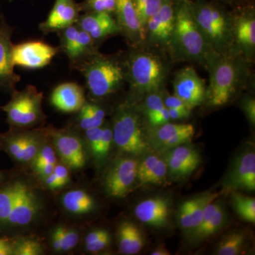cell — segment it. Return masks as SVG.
<instances>
[{"label":"cell","instance_id":"1","mask_svg":"<svg viewBox=\"0 0 255 255\" xmlns=\"http://www.w3.org/2000/svg\"><path fill=\"white\" fill-rule=\"evenodd\" d=\"M45 189L36 176L22 171L0 186V237L23 236L46 222L51 207Z\"/></svg>","mask_w":255,"mask_h":255},{"label":"cell","instance_id":"2","mask_svg":"<svg viewBox=\"0 0 255 255\" xmlns=\"http://www.w3.org/2000/svg\"><path fill=\"white\" fill-rule=\"evenodd\" d=\"M179 59L206 63L211 53L196 24L190 0H175V18L169 46Z\"/></svg>","mask_w":255,"mask_h":255},{"label":"cell","instance_id":"3","mask_svg":"<svg viewBox=\"0 0 255 255\" xmlns=\"http://www.w3.org/2000/svg\"><path fill=\"white\" fill-rule=\"evenodd\" d=\"M191 11L210 51L228 53L234 41L233 18L219 4L207 0H190Z\"/></svg>","mask_w":255,"mask_h":255},{"label":"cell","instance_id":"4","mask_svg":"<svg viewBox=\"0 0 255 255\" xmlns=\"http://www.w3.org/2000/svg\"><path fill=\"white\" fill-rule=\"evenodd\" d=\"M75 68L85 77L90 95L97 99L116 93L127 80L125 64L98 52L82 60Z\"/></svg>","mask_w":255,"mask_h":255},{"label":"cell","instance_id":"5","mask_svg":"<svg viewBox=\"0 0 255 255\" xmlns=\"http://www.w3.org/2000/svg\"><path fill=\"white\" fill-rule=\"evenodd\" d=\"M206 64L210 73L209 87L206 98L212 107L226 105L241 82V64L227 53L220 54L213 52L210 53Z\"/></svg>","mask_w":255,"mask_h":255},{"label":"cell","instance_id":"6","mask_svg":"<svg viewBox=\"0 0 255 255\" xmlns=\"http://www.w3.org/2000/svg\"><path fill=\"white\" fill-rule=\"evenodd\" d=\"M11 99L0 109L6 114V123L9 128L31 129L43 125L46 115L42 107L43 92L36 87L28 85L21 91L15 90Z\"/></svg>","mask_w":255,"mask_h":255},{"label":"cell","instance_id":"7","mask_svg":"<svg viewBox=\"0 0 255 255\" xmlns=\"http://www.w3.org/2000/svg\"><path fill=\"white\" fill-rule=\"evenodd\" d=\"M125 68L130 88L139 94L157 92L167 73L161 58L150 52H132L126 61Z\"/></svg>","mask_w":255,"mask_h":255},{"label":"cell","instance_id":"8","mask_svg":"<svg viewBox=\"0 0 255 255\" xmlns=\"http://www.w3.org/2000/svg\"><path fill=\"white\" fill-rule=\"evenodd\" d=\"M49 137V128H9L0 133V151H4L20 167L30 166Z\"/></svg>","mask_w":255,"mask_h":255},{"label":"cell","instance_id":"9","mask_svg":"<svg viewBox=\"0 0 255 255\" xmlns=\"http://www.w3.org/2000/svg\"><path fill=\"white\" fill-rule=\"evenodd\" d=\"M112 130L114 142L122 152L138 155L148 150L140 119L128 106H121L117 110Z\"/></svg>","mask_w":255,"mask_h":255},{"label":"cell","instance_id":"10","mask_svg":"<svg viewBox=\"0 0 255 255\" xmlns=\"http://www.w3.org/2000/svg\"><path fill=\"white\" fill-rule=\"evenodd\" d=\"M50 142L57 156L70 169L79 170L85 167L87 155L81 137L71 129L49 127Z\"/></svg>","mask_w":255,"mask_h":255},{"label":"cell","instance_id":"11","mask_svg":"<svg viewBox=\"0 0 255 255\" xmlns=\"http://www.w3.org/2000/svg\"><path fill=\"white\" fill-rule=\"evenodd\" d=\"M138 162L132 157H121L112 164L104 177L103 186L107 195L125 197L133 189L137 182Z\"/></svg>","mask_w":255,"mask_h":255},{"label":"cell","instance_id":"12","mask_svg":"<svg viewBox=\"0 0 255 255\" xmlns=\"http://www.w3.org/2000/svg\"><path fill=\"white\" fill-rule=\"evenodd\" d=\"M60 52V48L41 41H29L13 44L11 60L14 65L27 69H39L49 65Z\"/></svg>","mask_w":255,"mask_h":255},{"label":"cell","instance_id":"13","mask_svg":"<svg viewBox=\"0 0 255 255\" xmlns=\"http://www.w3.org/2000/svg\"><path fill=\"white\" fill-rule=\"evenodd\" d=\"M175 18V0H163L160 9L148 20L145 27V41L150 44L169 48Z\"/></svg>","mask_w":255,"mask_h":255},{"label":"cell","instance_id":"14","mask_svg":"<svg viewBox=\"0 0 255 255\" xmlns=\"http://www.w3.org/2000/svg\"><path fill=\"white\" fill-rule=\"evenodd\" d=\"M14 28L10 26L3 15L0 16V92L11 95L21 77L14 73L11 60V41Z\"/></svg>","mask_w":255,"mask_h":255},{"label":"cell","instance_id":"15","mask_svg":"<svg viewBox=\"0 0 255 255\" xmlns=\"http://www.w3.org/2000/svg\"><path fill=\"white\" fill-rule=\"evenodd\" d=\"M173 86L174 95L191 110L205 100V83L193 67H185L179 70L176 74Z\"/></svg>","mask_w":255,"mask_h":255},{"label":"cell","instance_id":"16","mask_svg":"<svg viewBox=\"0 0 255 255\" xmlns=\"http://www.w3.org/2000/svg\"><path fill=\"white\" fill-rule=\"evenodd\" d=\"M164 155L167 172L172 177H187L199 167L201 155L194 147L185 145H178L168 150Z\"/></svg>","mask_w":255,"mask_h":255},{"label":"cell","instance_id":"17","mask_svg":"<svg viewBox=\"0 0 255 255\" xmlns=\"http://www.w3.org/2000/svg\"><path fill=\"white\" fill-rule=\"evenodd\" d=\"M82 12L80 4L75 0H55L48 17L40 23V30L44 34L58 32L75 24Z\"/></svg>","mask_w":255,"mask_h":255},{"label":"cell","instance_id":"18","mask_svg":"<svg viewBox=\"0 0 255 255\" xmlns=\"http://www.w3.org/2000/svg\"><path fill=\"white\" fill-rule=\"evenodd\" d=\"M114 14L120 31L133 46L145 41V29L142 26L132 0H117Z\"/></svg>","mask_w":255,"mask_h":255},{"label":"cell","instance_id":"19","mask_svg":"<svg viewBox=\"0 0 255 255\" xmlns=\"http://www.w3.org/2000/svg\"><path fill=\"white\" fill-rule=\"evenodd\" d=\"M76 24L87 32L97 43L106 38L121 33L113 14L105 12H84L80 14Z\"/></svg>","mask_w":255,"mask_h":255},{"label":"cell","instance_id":"20","mask_svg":"<svg viewBox=\"0 0 255 255\" xmlns=\"http://www.w3.org/2000/svg\"><path fill=\"white\" fill-rule=\"evenodd\" d=\"M152 132V140L159 148L169 150L178 145L187 144L192 140L195 129L189 124H162Z\"/></svg>","mask_w":255,"mask_h":255},{"label":"cell","instance_id":"21","mask_svg":"<svg viewBox=\"0 0 255 255\" xmlns=\"http://www.w3.org/2000/svg\"><path fill=\"white\" fill-rule=\"evenodd\" d=\"M233 37L247 58L254 55L255 49V16L252 6L242 11L233 18Z\"/></svg>","mask_w":255,"mask_h":255},{"label":"cell","instance_id":"22","mask_svg":"<svg viewBox=\"0 0 255 255\" xmlns=\"http://www.w3.org/2000/svg\"><path fill=\"white\" fill-rule=\"evenodd\" d=\"M134 213L140 222L152 227H164L169 222L170 204L168 199L161 196L149 198L139 203Z\"/></svg>","mask_w":255,"mask_h":255},{"label":"cell","instance_id":"23","mask_svg":"<svg viewBox=\"0 0 255 255\" xmlns=\"http://www.w3.org/2000/svg\"><path fill=\"white\" fill-rule=\"evenodd\" d=\"M219 192H207L202 195L184 201L178 212V220L182 229L190 233L200 223L206 207L216 200Z\"/></svg>","mask_w":255,"mask_h":255},{"label":"cell","instance_id":"24","mask_svg":"<svg viewBox=\"0 0 255 255\" xmlns=\"http://www.w3.org/2000/svg\"><path fill=\"white\" fill-rule=\"evenodd\" d=\"M50 100L56 110L64 113L78 112L86 102L84 89L75 82L58 85L52 92Z\"/></svg>","mask_w":255,"mask_h":255},{"label":"cell","instance_id":"25","mask_svg":"<svg viewBox=\"0 0 255 255\" xmlns=\"http://www.w3.org/2000/svg\"><path fill=\"white\" fill-rule=\"evenodd\" d=\"M228 188L253 191L255 189V154L246 152L235 164L227 184Z\"/></svg>","mask_w":255,"mask_h":255},{"label":"cell","instance_id":"26","mask_svg":"<svg viewBox=\"0 0 255 255\" xmlns=\"http://www.w3.org/2000/svg\"><path fill=\"white\" fill-rule=\"evenodd\" d=\"M60 202L64 211L74 217H85L95 212L97 209L95 197L81 188L65 191L61 196Z\"/></svg>","mask_w":255,"mask_h":255},{"label":"cell","instance_id":"27","mask_svg":"<svg viewBox=\"0 0 255 255\" xmlns=\"http://www.w3.org/2000/svg\"><path fill=\"white\" fill-rule=\"evenodd\" d=\"M226 213L219 203L211 202L206 207L199 226L191 231V239L201 241L219 232L226 221Z\"/></svg>","mask_w":255,"mask_h":255},{"label":"cell","instance_id":"28","mask_svg":"<svg viewBox=\"0 0 255 255\" xmlns=\"http://www.w3.org/2000/svg\"><path fill=\"white\" fill-rule=\"evenodd\" d=\"M167 173L164 159L150 155L137 164V182L141 185H160L165 182Z\"/></svg>","mask_w":255,"mask_h":255},{"label":"cell","instance_id":"29","mask_svg":"<svg viewBox=\"0 0 255 255\" xmlns=\"http://www.w3.org/2000/svg\"><path fill=\"white\" fill-rule=\"evenodd\" d=\"M119 252L126 255H136L145 244L143 234L135 223L130 221L121 223L117 231Z\"/></svg>","mask_w":255,"mask_h":255},{"label":"cell","instance_id":"30","mask_svg":"<svg viewBox=\"0 0 255 255\" xmlns=\"http://www.w3.org/2000/svg\"><path fill=\"white\" fill-rule=\"evenodd\" d=\"M80 235L75 228L58 226L50 234V246L56 253H68L80 243Z\"/></svg>","mask_w":255,"mask_h":255},{"label":"cell","instance_id":"31","mask_svg":"<svg viewBox=\"0 0 255 255\" xmlns=\"http://www.w3.org/2000/svg\"><path fill=\"white\" fill-rule=\"evenodd\" d=\"M59 34L60 52H63L70 60L72 68L78 60V50L80 41V28L78 25H72L57 32Z\"/></svg>","mask_w":255,"mask_h":255},{"label":"cell","instance_id":"32","mask_svg":"<svg viewBox=\"0 0 255 255\" xmlns=\"http://www.w3.org/2000/svg\"><path fill=\"white\" fill-rule=\"evenodd\" d=\"M78 112V126L84 131L93 128L102 127L105 122V111L96 104L85 102Z\"/></svg>","mask_w":255,"mask_h":255},{"label":"cell","instance_id":"33","mask_svg":"<svg viewBox=\"0 0 255 255\" xmlns=\"http://www.w3.org/2000/svg\"><path fill=\"white\" fill-rule=\"evenodd\" d=\"M11 240L14 255H41L44 253L43 243L34 236L23 235Z\"/></svg>","mask_w":255,"mask_h":255},{"label":"cell","instance_id":"34","mask_svg":"<svg viewBox=\"0 0 255 255\" xmlns=\"http://www.w3.org/2000/svg\"><path fill=\"white\" fill-rule=\"evenodd\" d=\"M232 204L240 217L248 222H255V199L238 192L232 194Z\"/></svg>","mask_w":255,"mask_h":255},{"label":"cell","instance_id":"35","mask_svg":"<svg viewBox=\"0 0 255 255\" xmlns=\"http://www.w3.org/2000/svg\"><path fill=\"white\" fill-rule=\"evenodd\" d=\"M246 242V234L234 232L223 238L216 250L219 255H237L241 253Z\"/></svg>","mask_w":255,"mask_h":255},{"label":"cell","instance_id":"36","mask_svg":"<svg viewBox=\"0 0 255 255\" xmlns=\"http://www.w3.org/2000/svg\"><path fill=\"white\" fill-rule=\"evenodd\" d=\"M137 16L143 28L147 21L160 9L163 0H132Z\"/></svg>","mask_w":255,"mask_h":255},{"label":"cell","instance_id":"37","mask_svg":"<svg viewBox=\"0 0 255 255\" xmlns=\"http://www.w3.org/2000/svg\"><path fill=\"white\" fill-rule=\"evenodd\" d=\"M58 162L56 152L50 142L49 136L37 153L34 160L32 162L31 167L33 169V173H35L44 166L48 165V164H54L55 165Z\"/></svg>","mask_w":255,"mask_h":255},{"label":"cell","instance_id":"38","mask_svg":"<svg viewBox=\"0 0 255 255\" xmlns=\"http://www.w3.org/2000/svg\"><path fill=\"white\" fill-rule=\"evenodd\" d=\"M83 12H105L114 14L117 0H85L80 3Z\"/></svg>","mask_w":255,"mask_h":255},{"label":"cell","instance_id":"39","mask_svg":"<svg viewBox=\"0 0 255 255\" xmlns=\"http://www.w3.org/2000/svg\"><path fill=\"white\" fill-rule=\"evenodd\" d=\"M114 141L113 130L110 127H103L102 137H101L100 147L96 158L102 159L108 155L112 142Z\"/></svg>","mask_w":255,"mask_h":255},{"label":"cell","instance_id":"40","mask_svg":"<svg viewBox=\"0 0 255 255\" xmlns=\"http://www.w3.org/2000/svg\"><path fill=\"white\" fill-rule=\"evenodd\" d=\"M102 130H103L102 126L100 127L93 128L85 130V137H86L87 143H88L89 147H90L92 154L95 155V157L97 155V152H98L99 147H100Z\"/></svg>","mask_w":255,"mask_h":255},{"label":"cell","instance_id":"41","mask_svg":"<svg viewBox=\"0 0 255 255\" xmlns=\"http://www.w3.org/2000/svg\"><path fill=\"white\" fill-rule=\"evenodd\" d=\"M145 106L146 114L157 112L165 107L163 99L157 92L148 93L146 97Z\"/></svg>","mask_w":255,"mask_h":255},{"label":"cell","instance_id":"42","mask_svg":"<svg viewBox=\"0 0 255 255\" xmlns=\"http://www.w3.org/2000/svg\"><path fill=\"white\" fill-rule=\"evenodd\" d=\"M146 115H147L149 123L151 125L154 126V127L162 125V124L167 123L170 120L168 110L166 107H164L162 110L152 112V113H149L146 114Z\"/></svg>","mask_w":255,"mask_h":255},{"label":"cell","instance_id":"43","mask_svg":"<svg viewBox=\"0 0 255 255\" xmlns=\"http://www.w3.org/2000/svg\"><path fill=\"white\" fill-rule=\"evenodd\" d=\"M111 241H112V236H111L110 232H108L103 237L100 238L91 244L85 246V248L88 253H98L105 251L106 248H108Z\"/></svg>","mask_w":255,"mask_h":255},{"label":"cell","instance_id":"44","mask_svg":"<svg viewBox=\"0 0 255 255\" xmlns=\"http://www.w3.org/2000/svg\"><path fill=\"white\" fill-rule=\"evenodd\" d=\"M70 170V168L67 167L65 164L59 163V162L55 164L54 170H53V173L55 174V176L59 179L60 182L63 183L65 187L68 185L70 182V179H71Z\"/></svg>","mask_w":255,"mask_h":255},{"label":"cell","instance_id":"45","mask_svg":"<svg viewBox=\"0 0 255 255\" xmlns=\"http://www.w3.org/2000/svg\"><path fill=\"white\" fill-rule=\"evenodd\" d=\"M163 101L166 108L191 110L182 100L174 95L166 96Z\"/></svg>","mask_w":255,"mask_h":255},{"label":"cell","instance_id":"46","mask_svg":"<svg viewBox=\"0 0 255 255\" xmlns=\"http://www.w3.org/2000/svg\"><path fill=\"white\" fill-rule=\"evenodd\" d=\"M243 111L252 124H255V100L252 97L245 99L243 102Z\"/></svg>","mask_w":255,"mask_h":255},{"label":"cell","instance_id":"47","mask_svg":"<svg viewBox=\"0 0 255 255\" xmlns=\"http://www.w3.org/2000/svg\"><path fill=\"white\" fill-rule=\"evenodd\" d=\"M42 181H43L45 188L48 189V190H58V189H63V187H65L63 183L60 182L59 179L57 178L53 172Z\"/></svg>","mask_w":255,"mask_h":255},{"label":"cell","instance_id":"48","mask_svg":"<svg viewBox=\"0 0 255 255\" xmlns=\"http://www.w3.org/2000/svg\"><path fill=\"white\" fill-rule=\"evenodd\" d=\"M0 255H14L11 238L0 237Z\"/></svg>","mask_w":255,"mask_h":255},{"label":"cell","instance_id":"49","mask_svg":"<svg viewBox=\"0 0 255 255\" xmlns=\"http://www.w3.org/2000/svg\"><path fill=\"white\" fill-rule=\"evenodd\" d=\"M108 232L109 231H107V230L102 229V228L93 230V231H90V232L87 233V236H85V246H87V245L91 244V243H94V242L103 237V236Z\"/></svg>","mask_w":255,"mask_h":255},{"label":"cell","instance_id":"50","mask_svg":"<svg viewBox=\"0 0 255 255\" xmlns=\"http://www.w3.org/2000/svg\"><path fill=\"white\" fill-rule=\"evenodd\" d=\"M170 119L178 120L187 118L191 114V110H179V109H167Z\"/></svg>","mask_w":255,"mask_h":255},{"label":"cell","instance_id":"51","mask_svg":"<svg viewBox=\"0 0 255 255\" xmlns=\"http://www.w3.org/2000/svg\"><path fill=\"white\" fill-rule=\"evenodd\" d=\"M14 170H4L0 169V186L2 185L14 174Z\"/></svg>","mask_w":255,"mask_h":255},{"label":"cell","instance_id":"52","mask_svg":"<svg viewBox=\"0 0 255 255\" xmlns=\"http://www.w3.org/2000/svg\"><path fill=\"white\" fill-rule=\"evenodd\" d=\"M152 255H169L171 253H169L168 250L166 249L165 247H159V248H156L155 251H152L151 253Z\"/></svg>","mask_w":255,"mask_h":255},{"label":"cell","instance_id":"53","mask_svg":"<svg viewBox=\"0 0 255 255\" xmlns=\"http://www.w3.org/2000/svg\"><path fill=\"white\" fill-rule=\"evenodd\" d=\"M217 1H224V2L232 3L236 1V0H217Z\"/></svg>","mask_w":255,"mask_h":255},{"label":"cell","instance_id":"54","mask_svg":"<svg viewBox=\"0 0 255 255\" xmlns=\"http://www.w3.org/2000/svg\"><path fill=\"white\" fill-rule=\"evenodd\" d=\"M13 1V0H9V2H11V1Z\"/></svg>","mask_w":255,"mask_h":255}]
</instances>
